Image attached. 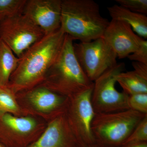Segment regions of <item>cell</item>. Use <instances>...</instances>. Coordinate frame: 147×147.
Wrapping results in <instances>:
<instances>
[{
	"mask_svg": "<svg viewBox=\"0 0 147 147\" xmlns=\"http://www.w3.org/2000/svg\"><path fill=\"white\" fill-rule=\"evenodd\" d=\"M93 87L68 98L65 113L76 142L95 144L91 131V124L95 113L92 105Z\"/></svg>",
	"mask_w": 147,
	"mask_h": 147,
	"instance_id": "cell-10",
	"label": "cell"
},
{
	"mask_svg": "<svg viewBox=\"0 0 147 147\" xmlns=\"http://www.w3.org/2000/svg\"><path fill=\"white\" fill-rule=\"evenodd\" d=\"M66 34L60 28L29 47L19 58L7 86L16 94L39 86L57 59Z\"/></svg>",
	"mask_w": 147,
	"mask_h": 147,
	"instance_id": "cell-1",
	"label": "cell"
},
{
	"mask_svg": "<svg viewBox=\"0 0 147 147\" xmlns=\"http://www.w3.org/2000/svg\"><path fill=\"white\" fill-rule=\"evenodd\" d=\"M110 21L93 0H62L60 30L80 42L102 37Z\"/></svg>",
	"mask_w": 147,
	"mask_h": 147,
	"instance_id": "cell-2",
	"label": "cell"
},
{
	"mask_svg": "<svg viewBox=\"0 0 147 147\" xmlns=\"http://www.w3.org/2000/svg\"><path fill=\"white\" fill-rule=\"evenodd\" d=\"M45 36L43 31L23 13L0 24V39L18 58Z\"/></svg>",
	"mask_w": 147,
	"mask_h": 147,
	"instance_id": "cell-9",
	"label": "cell"
},
{
	"mask_svg": "<svg viewBox=\"0 0 147 147\" xmlns=\"http://www.w3.org/2000/svg\"><path fill=\"white\" fill-rule=\"evenodd\" d=\"M73 47L78 62L92 82L117 63V54L102 37L74 43Z\"/></svg>",
	"mask_w": 147,
	"mask_h": 147,
	"instance_id": "cell-8",
	"label": "cell"
},
{
	"mask_svg": "<svg viewBox=\"0 0 147 147\" xmlns=\"http://www.w3.org/2000/svg\"><path fill=\"white\" fill-rule=\"evenodd\" d=\"M102 37L121 59L127 57L138 50L143 39L128 24L113 20L110 21Z\"/></svg>",
	"mask_w": 147,
	"mask_h": 147,
	"instance_id": "cell-12",
	"label": "cell"
},
{
	"mask_svg": "<svg viewBox=\"0 0 147 147\" xmlns=\"http://www.w3.org/2000/svg\"><path fill=\"white\" fill-rule=\"evenodd\" d=\"M128 147H147V142L132 145V146Z\"/></svg>",
	"mask_w": 147,
	"mask_h": 147,
	"instance_id": "cell-24",
	"label": "cell"
},
{
	"mask_svg": "<svg viewBox=\"0 0 147 147\" xmlns=\"http://www.w3.org/2000/svg\"><path fill=\"white\" fill-rule=\"evenodd\" d=\"M47 123L32 115H0V142L6 147H28L42 134Z\"/></svg>",
	"mask_w": 147,
	"mask_h": 147,
	"instance_id": "cell-5",
	"label": "cell"
},
{
	"mask_svg": "<svg viewBox=\"0 0 147 147\" xmlns=\"http://www.w3.org/2000/svg\"><path fill=\"white\" fill-rule=\"evenodd\" d=\"M73 40L66 34L60 54L38 86L68 98L94 86L76 59Z\"/></svg>",
	"mask_w": 147,
	"mask_h": 147,
	"instance_id": "cell-3",
	"label": "cell"
},
{
	"mask_svg": "<svg viewBox=\"0 0 147 147\" xmlns=\"http://www.w3.org/2000/svg\"><path fill=\"white\" fill-rule=\"evenodd\" d=\"M119 5L135 13L146 15L147 0H116Z\"/></svg>",
	"mask_w": 147,
	"mask_h": 147,
	"instance_id": "cell-21",
	"label": "cell"
},
{
	"mask_svg": "<svg viewBox=\"0 0 147 147\" xmlns=\"http://www.w3.org/2000/svg\"><path fill=\"white\" fill-rule=\"evenodd\" d=\"M147 142V115L138 124L120 147H128Z\"/></svg>",
	"mask_w": 147,
	"mask_h": 147,
	"instance_id": "cell-19",
	"label": "cell"
},
{
	"mask_svg": "<svg viewBox=\"0 0 147 147\" xmlns=\"http://www.w3.org/2000/svg\"><path fill=\"white\" fill-rule=\"evenodd\" d=\"M5 114L25 116L18 104L16 94L7 86H0V115Z\"/></svg>",
	"mask_w": 147,
	"mask_h": 147,
	"instance_id": "cell-17",
	"label": "cell"
},
{
	"mask_svg": "<svg viewBox=\"0 0 147 147\" xmlns=\"http://www.w3.org/2000/svg\"><path fill=\"white\" fill-rule=\"evenodd\" d=\"M112 20L123 21L131 26L133 31L145 39L147 38V17L115 5L107 7Z\"/></svg>",
	"mask_w": 147,
	"mask_h": 147,
	"instance_id": "cell-15",
	"label": "cell"
},
{
	"mask_svg": "<svg viewBox=\"0 0 147 147\" xmlns=\"http://www.w3.org/2000/svg\"><path fill=\"white\" fill-rule=\"evenodd\" d=\"M129 59L147 65V41L143 38L138 50L127 57Z\"/></svg>",
	"mask_w": 147,
	"mask_h": 147,
	"instance_id": "cell-22",
	"label": "cell"
},
{
	"mask_svg": "<svg viewBox=\"0 0 147 147\" xmlns=\"http://www.w3.org/2000/svg\"><path fill=\"white\" fill-rule=\"evenodd\" d=\"M146 115L131 109L95 113L91 124L95 144L98 147H120Z\"/></svg>",
	"mask_w": 147,
	"mask_h": 147,
	"instance_id": "cell-4",
	"label": "cell"
},
{
	"mask_svg": "<svg viewBox=\"0 0 147 147\" xmlns=\"http://www.w3.org/2000/svg\"><path fill=\"white\" fill-rule=\"evenodd\" d=\"M75 147H98L96 144L88 145L76 142Z\"/></svg>",
	"mask_w": 147,
	"mask_h": 147,
	"instance_id": "cell-23",
	"label": "cell"
},
{
	"mask_svg": "<svg viewBox=\"0 0 147 147\" xmlns=\"http://www.w3.org/2000/svg\"><path fill=\"white\" fill-rule=\"evenodd\" d=\"M125 69L124 63H117L95 80L91 97L95 113H114L129 109L128 95L119 92L115 87L117 76Z\"/></svg>",
	"mask_w": 147,
	"mask_h": 147,
	"instance_id": "cell-7",
	"label": "cell"
},
{
	"mask_svg": "<svg viewBox=\"0 0 147 147\" xmlns=\"http://www.w3.org/2000/svg\"><path fill=\"white\" fill-rule=\"evenodd\" d=\"M0 147H6L5 146H4V145H3V144H2L0 142Z\"/></svg>",
	"mask_w": 147,
	"mask_h": 147,
	"instance_id": "cell-25",
	"label": "cell"
},
{
	"mask_svg": "<svg viewBox=\"0 0 147 147\" xmlns=\"http://www.w3.org/2000/svg\"><path fill=\"white\" fill-rule=\"evenodd\" d=\"M27 0H0V24L13 16L23 14Z\"/></svg>",
	"mask_w": 147,
	"mask_h": 147,
	"instance_id": "cell-18",
	"label": "cell"
},
{
	"mask_svg": "<svg viewBox=\"0 0 147 147\" xmlns=\"http://www.w3.org/2000/svg\"><path fill=\"white\" fill-rule=\"evenodd\" d=\"M19 58L0 39V86H7L18 66Z\"/></svg>",
	"mask_w": 147,
	"mask_h": 147,
	"instance_id": "cell-16",
	"label": "cell"
},
{
	"mask_svg": "<svg viewBox=\"0 0 147 147\" xmlns=\"http://www.w3.org/2000/svg\"><path fill=\"white\" fill-rule=\"evenodd\" d=\"M133 71L121 72L117 77V82L128 95L147 93V65L132 61Z\"/></svg>",
	"mask_w": 147,
	"mask_h": 147,
	"instance_id": "cell-14",
	"label": "cell"
},
{
	"mask_svg": "<svg viewBox=\"0 0 147 147\" xmlns=\"http://www.w3.org/2000/svg\"><path fill=\"white\" fill-rule=\"evenodd\" d=\"M61 6L62 0H27L23 14L47 35L60 28Z\"/></svg>",
	"mask_w": 147,
	"mask_h": 147,
	"instance_id": "cell-11",
	"label": "cell"
},
{
	"mask_svg": "<svg viewBox=\"0 0 147 147\" xmlns=\"http://www.w3.org/2000/svg\"><path fill=\"white\" fill-rule=\"evenodd\" d=\"M128 105L129 109L147 114V93L129 95Z\"/></svg>",
	"mask_w": 147,
	"mask_h": 147,
	"instance_id": "cell-20",
	"label": "cell"
},
{
	"mask_svg": "<svg viewBox=\"0 0 147 147\" xmlns=\"http://www.w3.org/2000/svg\"><path fill=\"white\" fill-rule=\"evenodd\" d=\"M16 95L25 116L38 117L47 123L65 113L68 101V97L42 86L19 92Z\"/></svg>",
	"mask_w": 147,
	"mask_h": 147,
	"instance_id": "cell-6",
	"label": "cell"
},
{
	"mask_svg": "<svg viewBox=\"0 0 147 147\" xmlns=\"http://www.w3.org/2000/svg\"><path fill=\"white\" fill-rule=\"evenodd\" d=\"M76 143L64 113L48 122L40 137L28 147H75Z\"/></svg>",
	"mask_w": 147,
	"mask_h": 147,
	"instance_id": "cell-13",
	"label": "cell"
}]
</instances>
